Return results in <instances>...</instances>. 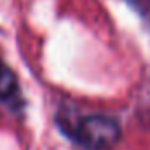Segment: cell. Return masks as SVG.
Here are the masks:
<instances>
[{
	"label": "cell",
	"mask_w": 150,
	"mask_h": 150,
	"mask_svg": "<svg viewBox=\"0 0 150 150\" xmlns=\"http://www.w3.org/2000/svg\"><path fill=\"white\" fill-rule=\"evenodd\" d=\"M72 136L86 150H108L119 142L120 127L110 117L89 115L77 122Z\"/></svg>",
	"instance_id": "cell-1"
},
{
	"label": "cell",
	"mask_w": 150,
	"mask_h": 150,
	"mask_svg": "<svg viewBox=\"0 0 150 150\" xmlns=\"http://www.w3.org/2000/svg\"><path fill=\"white\" fill-rule=\"evenodd\" d=\"M18 91V79L14 72L0 63V100H9L11 96H14V93Z\"/></svg>",
	"instance_id": "cell-2"
}]
</instances>
